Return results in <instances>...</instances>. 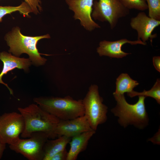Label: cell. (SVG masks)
I'll return each mask as SVG.
<instances>
[{"label": "cell", "instance_id": "30bf717a", "mask_svg": "<svg viewBox=\"0 0 160 160\" xmlns=\"http://www.w3.org/2000/svg\"><path fill=\"white\" fill-rule=\"evenodd\" d=\"M130 25L137 33V39L143 42L149 40L151 43L153 39L157 37V34L152 32L160 24V21L149 17L143 12H139L135 17L131 19Z\"/></svg>", "mask_w": 160, "mask_h": 160}, {"label": "cell", "instance_id": "7402d4cb", "mask_svg": "<svg viewBox=\"0 0 160 160\" xmlns=\"http://www.w3.org/2000/svg\"><path fill=\"white\" fill-rule=\"evenodd\" d=\"M68 152L66 148L54 155L50 160H66Z\"/></svg>", "mask_w": 160, "mask_h": 160}, {"label": "cell", "instance_id": "277c9868", "mask_svg": "<svg viewBox=\"0 0 160 160\" xmlns=\"http://www.w3.org/2000/svg\"><path fill=\"white\" fill-rule=\"evenodd\" d=\"M42 109L60 120L73 119L84 115L82 100L69 96L64 97H41L33 99Z\"/></svg>", "mask_w": 160, "mask_h": 160}, {"label": "cell", "instance_id": "3957f363", "mask_svg": "<svg viewBox=\"0 0 160 160\" xmlns=\"http://www.w3.org/2000/svg\"><path fill=\"white\" fill-rule=\"evenodd\" d=\"M50 38L49 34L36 36H24L21 33L20 28L16 27L8 33L4 38L9 47V52L18 57L22 53H26L29 55L32 64L39 66L44 65L47 60L40 55L42 54L39 52L37 43L42 39Z\"/></svg>", "mask_w": 160, "mask_h": 160}, {"label": "cell", "instance_id": "2e32d148", "mask_svg": "<svg viewBox=\"0 0 160 160\" xmlns=\"http://www.w3.org/2000/svg\"><path fill=\"white\" fill-rule=\"evenodd\" d=\"M139 84L137 81L132 79L127 73H122L116 79V91L113 93L124 94L131 92Z\"/></svg>", "mask_w": 160, "mask_h": 160}, {"label": "cell", "instance_id": "8992f818", "mask_svg": "<svg viewBox=\"0 0 160 160\" xmlns=\"http://www.w3.org/2000/svg\"><path fill=\"white\" fill-rule=\"evenodd\" d=\"M49 138L48 135L45 133L34 132L28 139L18 138L9 145V147L29 160H43L44 147Z\"/></svg>", "mask_w": 160, "mask_h": 160}, {"label": "cell", "instance_id": "9a60e30c", "mask_svg": "<svg viewBox=\"0 0 160 160\" xmlns=\"http://www.w3.org/2000/svg\"><path fill=\"white\" fill-rule=\"evenodd\" d=\"M55 140H47L44 147V157L43 160H50L55 154L66 148L71 138L62 136Z\"/></svg>", "mask_w": 160, "mask_h": 160}, {"label": "cell", "instance_id": "d6986e66", "mask_svg": "<svg viewBox=\"0 0 160 160\" xmlns=\"http://www.w3.org/2000/svg\"><path fill=\"white\" fill-rule=\"evenodd\" d=\"M129 9H136L143 11L148 9L146 0H118Z\"/></svg>", "mask_w": 160, "mask_h": 160}, {"label": "cell", "instance_id": "7c38bea8", "mask_svg": "<svg viewBox=\"0 0 160 160\" xmlns=\"http://www.w3.org/2000/svg\"><path fill=\"white\" fill-rule=\"evenodd\" d=\"M127 43L132 45L146 44V43L143 42L140 39L131 41L127 39H122L114 41L104 40L100 42L99 46L97 49V52L100 56H104L112 58H122L130 54L122 50V46Z\"/></svg>", "mask_w": 160, "mask_h": 160}, {"label": "cell", "instance_id": "ba28073f", "mask_svg": "<svg viewBox=\"0 0 160 160\" xmlns=\"http://www.w3.org/2000/svg\"><path fill=\"white\" fill-rule=\"evenodd\" d=\"M25 128L23 118L20 113L13 112L0 116V141L9 145L19 138Z\"/></svg>", "mask_w": 160, "mask_h": 160}, {"label": "cell", "instance_id": "d4e9b609", "mask_svg": "<svg viewBox=\"0 0 160 160\" xmlns=\"http://www.w3.org/2000/svg\"><path fill=\"white\" fill-rule=\"evenodd\" d=\"M6 147V144L2 143L0 141V159L1 158Z\"/></svg>", "mask_w": 160, "mask_h": 160}, {"label": "cell", "instance_id": "e0dca14e", "mask_svg": "<svg viewBox=\"0 0 160 160\" xmlns=\"http://www.w3.org/2000/svg\"><path fill=\"white\" fill-rule=\"evenodd\" d=\"M16 11H19L24 17L28 16L29 14L33 12L30 7L25 1L17 6H0V23L2 21V18L4 16Z\"/></svg>", "mask_w": 160, "mask_h": 160}, {"label": "cell", "instance_id": "5b68a950", "mask_svg": "<svg viewBox=\"0 0 160 160\" xmlns=\"http://www.w3.org/2000/svg\"><path fill=\"white\" fill-rule=\"evenodd\" d=\"M103 99L99 94L98 87L91 85L83 100L84 115L92 129L96 131L99 125L105 123L107 119L108 108L103 103Z\"/></svg>", "mask_w": 160, "mask_h": 160}, {"label": "cell", "instance_id": "6da1fadb", "mask_svg": "<svg viewBox=\"0 0 160 160\" xmlns=\"http://www.w3.org/2000/svg\"><path fill=\"white\" fill-rule=\"evenodd\" d=\"M18 110L23 116L25 128L21 135L23 138H29L36 132L47 134L50 139L57 137L54 132L60 120L41 108L39 105L32 104Z\"/></svg>", "mask_w": 160, "mask_h": 160}, {"label": "cell", "instance_id": "8fae6325", "mask_svg": "<svg viewBox=\"0 0 160 160\" xmlns=\"http://www.w3.org/2000/svg\"><path fill=\"white\" fill-rule=\"evenodd\" d=\"M93 130L85 115L67 120H60L54 133L57 137L65 136L71 138L82 132Z\"/></svg>", "mask_w": 160, "mask_h": 160}, {"label": "cell", "instance_id": "9c48e42d", "mask_svg": "<svg viewBox=\"0 0 160 160\" xmlns=\"http://www.w3.org/2000/svg\"><path fill=\"white\" fill-rule=\"evenodd\" d=\"M94 0H65L69 8L74 13L73 17L80 20L81 25L87 30L91 31L100 28L92 19Z\"/></svg>", "mask_w": 160, "mask_h": 160}, {"label": "cell", "instance_id": "ffe728a7", "mask_svg": "<svg viewBox=\"0 0 160 160\" xmlns=\"http://www.w3.org/2000/svg\"><path fill=\"white\" fill-rule=\"evenodd\" d=\"M148 9V16L160 21V0H146Z\"/></svg>", "mask_w": 160, "mask_h": 160}, {"label": "cell", "instance_id": "44dd1931", "mask_svg": "<svg viewBox=\"0 0 160 160\" xmlns=\"http://www.w3.org/2000/svg\"><path fill=\"white\" fill-rule=\"evenodd\" d=\"M34 13L37 14L42 10L40 0H24Z\"/></svg>", "mask_w": 160, "mask_h": 160}, {"label": "cell", "instance_id": "52a82bcc", "mask_svg": "<svg viewBox=\"0 0 160 160\" xmlns=\"http://www.w3.org/2000/svg\"><path fill=\"white\" fill-rule=\"evenodd\" d=\"M129 13L118 0H96L93 2L92 17L95 20L107 22L111 29L114 28L119 20Z\"/></svg>", "mask_w": 160, "mask_h": 160}, {"label": "cell", "instance_id": "5bb4252c", "mask_svg": "<svg viewBox=\"0 0 160 160\" xmlns=\"http://www.w3.org/2000/svg\"><path fill=\"white\" fill-rule=\"evenodd\" d=\"M94 130L76 135L71 137L66 160H76L80 153L87 148L90 139L95 133Z\"/></svg>", "mask_w": 160, "mask_h": 160}, {"label": "cell", "instance_id": "4fadbf2b", "mask_svg": "<svg viewBox=\"0 0 160 160\" xmlns=\"http://www.w3.org/2000/svg\"><path fill=\"white\" fill-rule=\"evenodd\" d=\"M0 60L3 64L2 70L0 73V83L7 87L10 94L13 95L12 90L2 81V77L9 71L16 68L23 69L24 71H27L32 63L31 62L29 58H20L4 51L0 53Z\"/></svg>", "mask_w": 160, "mask_h": 160}, {"label": "cell", "instance_id": "603a6c76", "mask_svg": "<svg viewBox=\"0 0 160 160\" xmlns=\"http://www.w3.org/2000/svg\"><path fill=\"white\" fill-rule=\"evenodd\" d=\"M153 65L158 71L160 72V57L155 56L153 57Z\"/></svg>", "mask_w": 160, "mask_h": 160}, {"label": "cell", "instance_id": "cb8c5ba5", "mask_svg": "<svg viewBox=\"0 0 160 160\" xmlns=\"http://www.w3.org/2000/svg\"><path fill=\"white\" fill-rule=\"evenodd\" d=\"M149 140L151 141L154 144L158 145L160 144V140L159 129L153 137L149 139Z\"/></svg>", "mask_w": 160, "mask_h": 160}, {"label": "cell", "instance_id": "ac0fdd59", "mask_svg": "<svg viewBox=\"0 0 160 160\" xmlns=\"http://www.w3.org/2000/svg\"><path fill=\"white\" fill-rule=\"evenodd\" d=\"M127 95L131 97L136 96L149 97L154 99L157 103L160 104V80L158 79L152 88L148 91L144 90L142 92H138L134 90L127 92Z\"/></svg>", "mask_w": 160, "mask_h": 160}, {"label": "cell", "instance_id": "7a4b0ae2", "mask_svg": "<svg viewBox=\"0 0 160 160\" xmlns=\"http://www.w3.org/2000/svg\"><path fill=\"white\" fill-rule=\"evenodd\" d=\"M113 94L116 105L111 111L118 117V121L121 126L125 128L129 125H133L142 129L148 125L149 119L145 104V97L138 96L137 102L131 104L126 101L124 94L113 93Z\"/></svg>", "mask_w": 160, "mask_h": 160}]
</instances>
